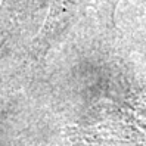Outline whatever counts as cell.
I'll list each match as a JSON object with an SVG mask.
<instances>
[{
  "instance_id": "cell-1",
  "label": "cell",
  "mask_w": 146,
  "mask_h": 146,
  "mask_svg": "<svg viewBox=\"0 0 146 146\" xmlns=\"http://www.w3.org/2000/svg\"><path fill=\"white\" fill-rule=\"evenodd\" d=\"M43 0H2L0 6V36L6 31V25H12L19 15H25L30 11H37Z\"/></svg>"
}]
</instances>
